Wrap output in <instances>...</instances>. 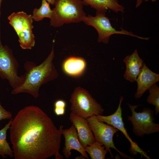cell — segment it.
Instances as JSON below:
<instances>
[{
    "mask_svg": "<svg viewBox=\"0 0 159 159\" xmlns=\"http://www.w3.org/2000/svg\"><path fill=\"white\" fill-rule=\"evenodd\" d=\"M54 5L50 19V25L54 27H59L64 24L80 22L86 16L81 0H55Z\"/></svg>",
    "mask_w": 159,
    "mask_h": 159,
    "instance_id": "3957f363",
    "label": "cell"
},
{
    "mask_svg": "<svg viewBox=\"0 0 159 159\" xmlns=\"http://www.w3.org/2000/svg\"><path fill=\"white\" fill-rule=\"evenodd\" d=\"M148 90L149 95L147 99V102L155 107V114L157 115L159 112V87L155 83Z\"/></svg>",
    "mask_w": 159,
    "mask_h": 159,
    "instance_id": "ffe728a7",
    "label": "cell"
},
{
    "mask_svg": "<svg viewBox=\"0 0 159 159\" xmlns=\"http://www.w3.org/2000/svg\"><path fill=\"white\" fill-rule=\"evenodd\" d=\"M86 62L83 58L74 56L66 59L62 64V69L66 74L73 77H79L84 72Z\"/></svg>",
    "mask_w": 159,
    "mask_h": 159,
    "instance_id": "9a60e30c",
    "label": "cell"
},
{
    "mask_svg": "<svg viewBox=\"0 0 159 159\" xmlns=\"http://www.w3.org/2000/svg\"><path fill=\"white\" fill-rule=\"evenodd\" d=\"M69 119L76 128L79 141L84 147L96 141L86 119L72 112L70 114Z\"/></svg>",
    "mask_w": 159,
    "mask_h": 159,
    "instance_id": "7c38bea8",
    "label": "cell"
},
{
    "mask_svg": "<svg viewBox=\"0 0 159 159\" xmlns=\"http://www.w3.org/2000/svg\"><path fill=\"white\" fill-rule=\"evenodd\" d=\"M63 126L58 129L52 119L39 107L26 106L12 119L10 139L15 159H46L59 153Z\"/></svg>",
    "mask_w": 159,
    "mask_h": 159,
    "instance_id": "6da1fadb",
    "label": "cell"
},
{
    "mask_svg": "<svg viewBox=\"0 0 159 159\" xmlns=\"http://www.w3.org/2000/svg\"><path fill=\"white\" fill-rule=\"evenodd\" d=\"M123 100V97L121 96L120 99L118 107L115 112L112 114L108 116L98 115L95 116L100 121L106 122L113 126L123 134L130 143L131 148L129 150V151L131 154L136 155L139 153L142 155H144L143 156L148 159H149V157L147 156L146 153L142 150L137 144L132 141L125 128L122 117V109L121 107V104Z\"/></svg>",
    "mask_w": 159,
    "mask_h": 159,
    "instance_id": "30bf717a",
    "label": "cell"
},
{
    "mask_svg": "<svg viewBox=\"0 0 159 159\" xmlns=\"http://www.w3.org/2000/svg\"><path fill=\"white\" fill-rule=\"evenodd\" d=\"M49 4L45 0H42L40 7L39 9L35 8L33 10L32 15L33 19L37 21H42L45 18L50 19L52 16L53 11Z\"/></svg>",
    "mask_w": 159,
    "mask_h": 159,
    "instance_id": "d6986e66",
    "label": "cell"
},
{
    "mask_svg": "<svg viewBox=\"0 0 159 159\" xmlns=\"http://www.w3.org/2000/svg\"><path fill=\"white\" fill-rule=\"evenodd\" d=\"M12 119H10L8 123L0 130V156L3 158H6L8 156L14 157L13 150L6 140L7 131L9 128Z\"/></svg>",
    "mask_w": 159,
    "mask_h": 159,
    "instance_id": "e0dca14e",
    "label": "cell"
},
{
    "mask_svg": "<svg viewBox=\"0 0 159 159\" xmlns=\"http://www.w3.org/2000/svg\"><path fill=\"white\" fill-rule=\"evenodd\" d=\"M54 45L53 43L50 53L40 64L37 65L35 63L28 61L25 63L24 82L20 87L13 90L12 94L26 93L37 98L39 96L41 86L57 78L58 72L53 62L54 57Z\"/></svg>",
    "mask_w": 159,
    "mask_h": 159,
    "instance_id": "7a4b0ae2",
    "label": "cell"
},
{
    "mask_svg": "<svg viewBox=\"0 0 159 159\" xmlns=\"http://www.w3.org/2000/svg\"><path fill=\"white\" fill-rule=\"evenodd\" d=\"M2 0H0V17L1 16V6Z\"/></svg>",
    "mask_w": 159,
    "mask_h": 159,
    "instance_id": "484cf974",
    "label": "cell"
},
{
    "mask_svg": "<svg viewBox=\"0 0 159 159\" xmlns=\"http://www.w3.org/2000/svg\"><path fill=\"white\" fill-rule=\"evenodd\" d=\"M12 117L11 112L5 110L2 106L0 102V121L3 120L10 119Z\"/></svg>",
    "mask_w": 159,
    "mask_h": 159,
    "instance_id": "44dd1931",
    "label": "cell"
},
{
    "mask_svg": "<svg viewBox=\"0 0 159 159\" xmlns=\"http://www.w3.org/2000/svg\"><path fill=\"white\" fill-rule=\"evenodd\" d=\"M49 4L52 5H54L55 3V0H45Z\"/></svg>",
    "mask_w": 159,
    "mask_h": 159,
    "instance_id": "d4e9b609",
    "label": "cell"
},
{
    "mask_svg": "<svg viewBox=\"0 0 159 159\" xmlns=\"http://www.w3.org/2000/svg\"><path fill=\"white\" fill-rule=\"evenodd\" d=\"M54 107H62L65 108L66 103V102L62 99L56 100L54 104Z\"/></svg>",
    "mask_w": 159,
    "mask_h": 159,
    "instance_id": "7402d4cb",
    "label": "cell"
},
{
    "mask_svg": "<svg viewBox=\"0 0 159 159\" xmlns=\"http://www.w3.org/2000/svg\"><path fill=\"white\" fill-rule=\"evenodd\" d=\"M159 81V74L153 72L144 62L143 67L136 81L138 87L134 94L136 99L140 98L152 85Z\"/></svg>",
    "mask_w": 159,
    "mask_h": 159,
    "instance_id": "4fadbf2b",
    "label": "cell"
},
{
    "mask_svg": "<svg viewBox=\"0 0 159 159\" xmlns=\"http://www.w3.org/2000/svg\"><path fill=\"white\" fill-rule=\"evenodd\" d=\"M62 135L65 140L62 153L66 158L69 159L70 157L72 150L78 151L84 158H89L79 141L76 129L73 124L69 128L63 129Z\"/></svg>",
    "mask_w": 159,
    "mask_h": 159,
    "instance_id": "8fae6325",
    "label": "cell"
},
{
    "mask_svg": "<svg viewBox=\"0 0 159 159\" xmlns=\"http://www.w3.org/2000/svg\"><path fill=\"white\" fill-rule=\"evenodd\" d=\"M84 5L90 6L96 11L106 13L109 9L117 13L125 12V8L117 0H81Z\"/></svg>",
    "mask_w": 159,
    "mask_h": 159,
    "instance_id": "2e32d148",
    "label": "cell"
},
{
    "mask_svg": "<svg viewBox=\"0 0 159 159\" xmlns=\"http://www.w3.org/2000/svg\"><path fill=\"white\" fill-rule=\"evenodd\" d=\"M65 108L62 107H54V112L57 116L62 115L65 113Z\"/></svg>",
    "mask_w": 159,
    "mask_h": 159,
    "instance_id": "603a6c76",
    "label": "cell"
},
{
    "mask_svg": "<svg viewBox=\"0 0 159 159\" xmlns=\"http://www.w3.org/2000/svg\"><path fill=\"white\" fill-rule=\"evenodd\" d=\"M126 67L124 79L130 82H136L143 66L144 62L135 49L131 55L126 56L123 60Z\"/></svg>",
    "mask_w": 159,
    "mask_h": 159,
    "instance_id": "5bb4252c",
    "label": "cell"
},
{
    "mask_svg": "<svg viewBox=\"0 0 159 159\" xmlns=\"http://www.w3.org/2000/svg\"><path fill=\"white\" fill-rule=\"evenodd\" d=\"M84 148L91 159H105L108 152L105 147L102 143L97 141Z\"/></svg>",
    "mask_w": 159,
    "mask_h": 159,
    "instance_id": "ac0fdd59",
    "label": "cell"
},
{
    "mask_svg": "<svg viewBox=\"0 0 159 159\" xmlns=\"http://www.w3.org/2000/svg\"><path fill=\"white\" fill-rule=\"evenodd\" d=\"M19 65L12 50L0 41V77L7 80L13 90L21 86L24 81V75L18 74Z\"/></svg>",
    "mask_w": 159,
    "mask_h": 159,
    "instance_id": "8992f818",
    "label": "cell"
},
{
    "mask_svg": "<svg viewBox=\"0 0 159 159\" xmlns=\"http://www.w3.org/2000/svg\"><path fill=\"white\" fill-rule=\"evenodd\" d=\"M69 101L71 112L84 118L102 115L104 111L101 105L88 92L80 87L75 88Z\"/></svg>",
    "mask_w": 159,
    "mask_h": 159,
    "instance_id": "277c9868",
    "label": "cell"
},
{
    "mask_svg": "<svg viewBox=\"0 0 159 159\" xmlns=\"http://www.w3.org/2000/svg\"><path fill=\"white\" fill-rule=\"evenodd\" d=\"M82 21L88 25L94 27L98 33L97 42L107 44L111 36L115 34H122L136 37L145 40H148L149 37H143L134 34L132 32H128L122 29L117 30L114 28L110 21V19L106 16V13L96 11V15L93 16L90 15L85 16Z\"/></svg>",
    "mask_w": 159,
    "mask_h": 159,
    "instance_id": "52a82bcc",
    "label": "cell"
},
{
    "mask_svg": "<svg viewBox=\"0 0 159 159\" xmlns=\"http://www.w3.org/2000/svg\"><path fill=\"white\" fill-rule=\"evenodd\" d=\"M8 19L19 37L21 48L32 49L35 44L32 15L23 11L13 12L8 16Z\"/></svg>",
    "mask_w": 159,
    "mask_h": 159,
    "instance_id": "5b68a950",
    "label": "cell"
},
{
    "mask_svg": "<svg viewBox=\"0 0 159 159\" xmlns=\"http://www.w3.org/2000/svg\"><path fill=\"white\" fill-rule=\"evenodd\" d=\"M96 141L102 143L110 153L111 157L114 158L110 148L114 149L124 159H134L119 151L114 145L113 137L119 131L117 128L108 124L98 120L93 116L86 118Z\"/></svg>",
    "mask_w": 159,
    "mask_h": 159,
    "instance_id": "9c48e42d",
    "label": "cell"
},
{
    "mask_svg": "<svg viewBox=\"0 0 159 159\" xmlns=\"http://www.w3.org/2000/svg\"><path fill=\"white\" fill-rule=\"evenodd\" d=\"M131 110L132 115L127 116V120L132 125V132L136 136L142 137L145 135H149L159 131V124L154 122V111L149 108H143L142 111H135L140 105H132L127 103Z\"/></svg>",
    "mask_w": 159,
    "mask_h": 159,
    "instance_id": "ba28073f",
    "label": "cell"
},
{
    "mask_svg": "<svg viewBox=\"0 0 159 159\" xmlns=\"http://www.w3.org/2000/svg\"><path fill=\"white\" fill-rule=\"evenodd\" d=\"M143 0H137L136 5V8L139 7L140 5L142 3Z\"/></svg>",
    "mask_w": 159,
    "mask_h": 159,
    "instance_id": "cb8c5ba5",
    "label": "cell"
}]
</instances>
